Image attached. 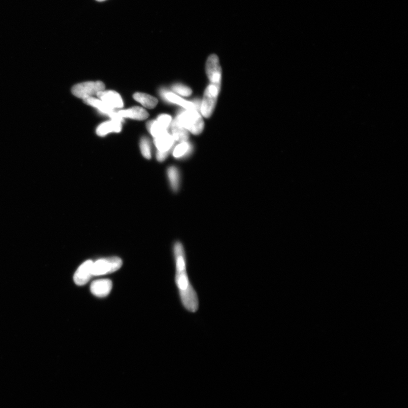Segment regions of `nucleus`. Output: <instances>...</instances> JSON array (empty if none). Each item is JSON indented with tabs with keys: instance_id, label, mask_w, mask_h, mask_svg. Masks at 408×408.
Segmentation results:
<instances>
[{
	"instance_id": "obj_1",
	"label": "nucleus",
	"mask_w": 408,
	"mask_h": 408,
	"mask_svg": "<svg viewBox=\"0 0 408 408\" xmlns=\"http://www.w3.org/2000/svg\"><path fill=\"white\" fill-rule=\"evenodd\" d=\"M174 251L176 261L175 282L182 304L188 311L196 312L199 307V299L187 275L185 252L182 244L180 242L175 243Z\"/></svg>"
},
{
	"instance_id": "obj_2",
	"label": "nucleus",
	"mask_w": 408,
	"mask_h": 408,
	"mask_svg": "<svg viewBox=\"0 0 408 408\" xmlns=\"http://www.w3.org/2000/svg\"><path fill=\"white\" fill-rule=\"evenodd\" d=\"M176 119L183 127L194 134H201L204 129V121L196 109H186L179 113Z\"/></svg>"
},
{
	"instance_id": "obj_3",
	"label": "nucleus",
	"mask_w": 408,
	"mask_h": 408,
	"mask_svg": "<svg viewBox=\"0 0 408 408\" xmlns=\"http://www.w3.org/2000/svg\"><path fill=\"white\" fill-rule=\"evenodd\" d=\"M122 262L118 257L103 258L93 262L92 272L93 276H99L115 272L121 267Z\"/></svg>"
},
{
	"instance_id": "obj_4",
	"label": "nucleus",
	"mask_w": 408,
	"mask_h": 408,
	"mask_svg": "<svg viewBox=\"0 0 408 408\" xmlns=\"http://www.w3.org/2000/svg\"><path fill=\"white\" fill-rule=\"evenodd\" d=\"M104 89L105 85L101 81L86 82L74 86L72 92L75 96L84 100L97 95V93L103 91Z\"/></svg>"
},
{
	"instance_id": "obj_5",
	"label": "nucleus",
	"mask_w": 408,
	"mask_h": 408,
	"mask_svg": "<svg viewBox=\"0 0 408 408\" xmlns=\"http://www.w3.org/2000/svg\"><path fill=\"white\" fill-rule=\"evenodd\" d=\"M219 92L220 90L212 84L206 88L201 105V112L204 117L209 118L213 113Z\"/></svg>"
},
{
	"instance_id": "obj_6",
	"label": "nucleus",
	"mask_w": 408,
	"mask_h": 408,
	"mask_svg": "<svg viewBox=\"0 0 408 408\" xmlns=\"http://www.w3.org/2000/svg\"><path fill=\"white\" fill-rule=\"evenodd\" d=\"M206 72L211 84L221 90L222 69L217 55H211L208 58L206 63Z\"/></svg>"
},
{
	"instance_id": "obj_7",
	"label": "nucleus",
	"mask_w": 408,
	"mask_h": 408,
	"mask_svg": "<svg viewBox=\"0 0 408 408\" xmlns=\"http://www.w3.org/2000/svg\"><path fill=\"white\" fill-rule=\"evenodd\" d=\"M93 262L91 260L86 261L77 269L75 273L74 281L77 285L83 286L87 284L93 276L92 272Z\"/></svg>"
},
{
	"instance_id": "obj_8",
	"label": "nucleus",
	"mask_w": 408,
	"mask_h": 408,
	"mask_svg": "<svg viewBox=\"0 0 408 408\" xmlns=\"http://www.w3.org/2000/svg\"><path fill=\"white\" fill-rule=\"evenodd\" d=\"M84 101L85 103L93 106V107L99 109L101 112L106 114V115L111 117L112 120L123 121V118L121 117L119 114L115 111V109L105 103L103 101L94 99L92 97L87 98V99H84Z\"/></svg>"
},
{
	"instance_id": "obj_9",
	"label": "nucleus",
	"mask_w": 408,
	"mask_h": 408,
	"mask_svg": "<svg viewBox=\"0 0 408 408\" xmlns=\"http://www.w3.org/2000/svg\"><path fill=\"white\" fill-rule=\"evenodd\" d=\"M112 288V281L108 279H101L93 281L91 291L94 296L99 298L107 297Z\"/></svg>"
},
{
	"instance_id": "obj_10",
	"label": "nucleus",
	"mask_w": 408,
	"mask_h": 408,
	"mask_svg": "<svg viewBox=\"0 0 408 408\" xmlns=\"http://www.w3.org/2000/svg\"><path fill=\"white\" fill-rule=\"evenodd\" d=\"M97 96L102 101L111 106L114 109L121 108L123 107V102H122L121 97L116 92L103 91L97 93Z\"/></svg>"
},
{
	"instance_id": "obj_11",
	"label": "nucleus",
	"mask_w": 408,
	"mask_h": 408,
	"mask_svg": "<svg viewBox=\"0 0 408 408\" xmlns=\"http://www.w3.org/2000/svg\"><path fill=\"white\" fill-rule=\"evenodd\" d=\"M175 140L168 132L161 134V136L154 138V144L158 152L169 154L173 148Z\"/></svg>"
},
{
	"instance_id": "obj_12",
	"label": "nucleus",
	"mask_w": 408,
	"mask_h": 408,
	"mask_svg": "<svg viewBox=\"0 0 408 408\" xmlns=\"http://www.w3.org/2000/svg\"><path fill=\"white\" fill-rule=\"evenodd\" d=\"M122 121L112 120L101 124L97 129V134L104 136L111 132H120L121 130Z\"/></svg>"
},
{
	"instance_id": "obj_13",
	"label": "nucleus",
	"mask_w": 408,
	"mask_h": 408,
	"mask_svg": "<svg viewBox=\"0 0 408 408\" xmlns=\"http://www.w3.org/2000/svg\"><path fill=\"white\" fill-rule=\"evenodd\" d=\"M118 113L122 118H130V119L138 120H145L149 116L148 112L140 107H134L126 110H121L118 112Z\"/></svg>"
},
{
	"instance_id": "obj_14",
	"label": "nucleus",
	"mask_w": 408,
	"mask_h": 408,
	"mask_svg": "<svg viewBox=\"0 0 408 408\" xmlns=\"http://www.w3.org/2000/svg\"><path fill=\"white\" fill-rule=\"evenodd\" d=\"M170 125L172 136L175 141L183 142L189 140V134L187 130L183 127L176 119L171 122Z\"/></svg>"
},
{
	"instance_id": "obj_15",
	"label": "nucleus",
	"mask_w": 408,
	"mask_h": 408,
	"mask_svg": "<svg viewBox=\"0 0 408 408\" xmlns=\"http://www.w3.org/2000/svg\"><path fill=\"white\" fill-rule=\"evenodd\" d=\"M162 95L167 101L181 105L186 109H198L193 102L183 100L173 93L162 91Z\"/></svg>"
},
{
	"instance_id": "obj_16",
	"label": "nucleus",
	"mask_w": 408,
	"mask_h": 408,
	"mask_svg": "<svg viewBox=\"0 0 408 408\" xmlns=\"http://www.w3.org/2000/svg\"><path fill=\"white\" fill-rule=\"evenodd\" d=\"M133 99L139 102L145 107L152 109L156 107L158 100L156 98L145 93H137L133 95Z\"/></svg>"
},
{
	"instance_id": "obj_17",
	"label": "nucleus",
	"mask_w": 408,
	"mask_h": 408,
	"mask_svg": "<svg viewBox=\"0 0 408 408\" xmlns=\"http://www.w3.org/2000/svg\"><path fill=\"white\" fill-rule=\"evenodd\" d=\"M167 175L171 188L174 191L177 192L179 190L180 184V174L176 167H170L167 170Z\"/></svg>"
},
{
	"instance_id": "obj_18",
	"label": "nucleus",
	"mask_w": 408,
	"mask_h": 408,
	"mask_svg": "<svg viewBox=\"0 0 408 408\" xmlns=\"http://www.w3.org/2000/svg\"><path fill=\"white\" fill-rule=\"evenodd\" d=\"M192 150V146L187 142H181L176 147H175L174 152L173 156L176 158H185L190 154Z\"/></svg>"
},
{
	"instance_id": "obj_19",
	"label": "nucleus",
	"mask_w": 408,
	"mask_h": 408,
	"mask_svg": "<svg viewBox=\"0 0 408 408\" xmlns=\"http://www.w3.org/2000/svg\"><path fill=\"white\" fill-rule=\"evenodd\" d=\"M147 128L154 137L156 138L161 134L167 132V129L163 126L157 120L151 121L147 123Z\"/></svg>"
},
{
	"instance_id": "obj_20",
	"label": "nucleus",
	"mask_w": 408,
	"mask_h": 408,
	"mask_svg": "<svg viewBox=\"0 0 408 408\" xmlns=\"http://www.w3.org/2000/svg\"><path fill=\"white\" fill-rule=\"evenodd\" d=\"M140 149L142 156L150 160L152 157L150 143L148 138L142 137L140 141Z\"/></svg>"
},
{
	"instance_id": "obj_21",
	"label": "nucleus",
	"mask_w": 408,
	"mask_h": 408,
	"mask_svg": "<svg viewBox=\"0 0 408 408\" xmlns=\"http://www.w3.org/2000/svg\"><path fill=\"white\" fill-rule=\"evenodd\" d=\"M172 88L175 92L181 96L188 97L192 94V90L190 88L182 84H175Z\"/></svg>"
},
{
	"instance_id": "obj_22",
	"label": "nucleus",
	"mask_w": 408,
	"mask_h": 408,
	"mask_svg": "<svg viewBox=\"0 0 408 408\" xmlns=\"http://www.w3.org/2000/svg\"><path fill=\"white\" fill-rule=\"evenodd\" d=\"M157 121L166 129H168L170 125L171 122H172V118L166 114H163L158 116Z\"/></svg>"
},
{
	"instance_id": "obj_23",
	"label": "nucleus",
	"mask_w": 408,
	"mask_h": 408,
	"mask_svg": "<svg viewBox=\"0 0 408 408\" xmlns=\"http://www.w3.org/2000/svg\"><path fill=\"white\" fill-rule=\"evenodd\" d=\"M96 1H99V2H102V1H105V0H96Z\"/></svg>"
}]
</instances>
